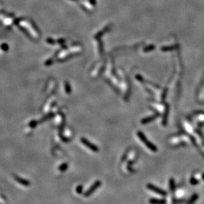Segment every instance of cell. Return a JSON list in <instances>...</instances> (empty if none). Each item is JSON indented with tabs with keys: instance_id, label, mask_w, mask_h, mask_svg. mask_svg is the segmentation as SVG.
<instances>
[{
	"instance_id": "1",
	"label": "cell",
	"mask_w": 204,
	"mask_h": 204,
	"mask_svg": "<svg viewBox=\"0 0 204 204\" xmlns=\"http://www.w3.org/2000/svg\"><path fill=\"white\" fill-rule=\"evenodd\" d=\"M101 184H102V182L100 181V180H96V181L94 182L93 185H91V186L84 193L85 197H89L90 195H92L93 193L101 186Z\"/></svg>"
},
{
	"instance_id": "2",
	"label": "cell",
	"mask_w": 204,
	"mask_h": 204,
	"mask_svg": "<svg viewBox=\"0 0 204 204\" xmlns=\"http://www.w3.org/2000/svg\"><path fill=\"white\" fill-rule=\"evenodd\" d=\"M81 142L85 146H86V147H87V148H89L91 150L93 151V152H98V151L99 150L97 146H96L94 144H93L92 142H91L90 141H89V140L87 139H86V138L82 137L81 139Z\"/></svg>"
},
{
	"instance_id": "3",
	"label": "cell",
	"mask_w": 204,
	"mask_h": 204,
	"mask_svg": "<svg viewBox=\"0 0 204 204\" xmlns=\"http://www.w3.org/2000/svg\"><path fill=\"white\" fill-rule=\"evenodd\" d=\"M147 188H149V189L150 190L153 191V192H155L157 193H159V194H160L161 195H166V193L165 191L161 190V188H159L153 184H148Z\"/></svg>"
},
{
	"instance_id": "4",
	"label": "cell",
	"mask_w": 204,
	"mask_h": 204,
	"mask_svg": "<svg viewBox=\"0 0 204 204\" xmlns=\"http://www.w3.org/2000/svg\"><path fill=\"white\" fill-rule=\"evenodd\" d=\"M138 136L140 137V138L141 139V140H142V141H143L144 142H145V145H147V147H148L149 148H150V149L151 150H153V151H156L157 150V148L156 147L154 146L153 145L151 144V142H149V141H147V140H146V138L145 137L144 135H143V133H142V132H138Z\"/></svg>"
},
{
	"instance_id": "5",
	"label": "cell",
	"mask_w": 204,
	"mask_h": 204,
	"mask_svg": "<svg viewBox=\"0 0 204 204\" xmlns=\"http://www.w3.org/2000/svg\"><path fill=\"white\" fill-rule=\"evenodd\" d=\"M13 177H14L15 180H16V182H17L18 183H19L20 184L24 185V186H29L30 184V182L28 181V180H26V179L23 178L18 176L17 175H14Z\"/></svg>"
},
{
	"instance_id": "6",
	"label": "cell",
	"mask_w": 204,
	"mask_h": 204,
	"mask_svg": "<svg viewBox=\"0 0 204 204\" xmlns=\"http://www.w3.org/2000/svg\"><path fill=\"white\" fill-rule=\"evenodd\" d=\"M149 203L151 204H165L166 201L163 200H157V199H151Z\"/></svg>"
},
{
	"instance_id": "7",
	"label": "cell",
	"mask_w": 204,
	"mask_h": 204,
	"mask_svg": "<svg viewBox=\"0 0 204 204\" xmlns=\"http://www.w3.org/2000/svg\"><path fill=\"white\" fill-rule=\"evenodd\" d=\"M68 168V165H67V163H63L61 165H60L59 166V171H61V172H65L66 170Z\"/></svg>"
},
{
	"instance_id": "8",
	"label": "cell",
	"mask_w": 204,
	"mask_h": 204,
	"mask_svg": "<svg viewBox=\"0 0 204 204\" xmlns=\"http://www.w3.org/2000/svg\"><path fill=\"white\" fill-rule=\"evenodd\" d=\"M83 185H79L76 188V192L78 193V194H81L83 193Z\"/></svg>"
},
{
	"instance_id": "9",
	"label": "cell",
	"mask_w": 204,
	"mask_h": 204,
	"mask_svg": "<svg viewBox=\"0 0 204 204\" xmlns=\"http://www.w3.org/2000/svg\"><path fill=\"white\" fill-rule=\"evenodd\" d=\"M65 91L67 93V94H69L70 92H71V87H70L69 84L68 83H65Z\"/></svg>"
},
{
	"instance_id": "10",
	"label": "cell",
	"mask_w": 204,
	"mask_h": 204,
	"mask_svg": "<svg viewBox=\"0 0 204 204\" xmlns=\"http://www.w3.org/2000/svg\"><path fill=\"white\" fill-rule=\"evenodd\" d=\"M1 49H3L4 51H7V50H8V49H9V47L7 44H3L1 45Z\"/></svg>"
}]
</instances>
